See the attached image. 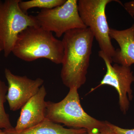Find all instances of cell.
<instances>
[{
  "instance_id": "1",
  "label": "cell",
  "mask_w": 134,
  "mask_h": 134,
  "mask_svg": "<svg viewBox=\"0 0 134 134\" xmlns=\"http://www.w3.org/2000/svg\"><path fill=\"white\" fill-rule=\"evenodd\" d=\"M94 38L88 28L73 29L63 35L60 75L63 83L69 89H79L86 82Z\"/></svg>"
},
{
  "instance_id": "2",
  "label": "cell",
  "mask_w": 134,
  "mask_h": 134,
  "mask_svg": "<svg viewBox=\"0 0 134 134\" xmlns=\"http://www.w3.org/2000/svg\"><path fill=\"white\" fill-rule=\"evenodd\" d=\"M12 53L25 62L44 58L59 65L62 63L64 48L62 40L53 32L40 26H30L18 35Z\"/></svg>"
},
{
  "instance_id": "3",
  "label": "cell",
  "mask_w": 134,
  "mask_h": 134,
  "mask_svg": "<svg viewBox=\"0 0 134 134\" xmlns=\"http://www.w3.org/2000/svg\"><path fill=\"white\" fill-rule=\"evenodd\" d=\"M46 118L55 123L87 131L102 128L107 123V121L98 120L85 111L76 87L70 88L67 96L59 102L46 101Z\"/></svg>"
},
{
  "instance_id": "4",
  "label": "cell",
  "mask_w": 134,
  "mask_h": 134,
  "mask_svg": "<svg viewBox=\"0 0 134 134\" xmlns=\"http://www.w3.org/2000/svg\"><path fill=\"white\" fill-rule=\"evenodd\" d=\"M117 0H79L77 2L78 11L82 21L92 32L100 48V51L107 56L112 63V58L115 49L109 35L110 28L105 14L107 6Z\"/></svg>"
},
{
  "instance_id": "5",
  "label": "cell",
  "mask_w": 134,
  "mask_h": 134,
  "mask_svg": "<svg viewBox=\"0 0 134 134\" xmlns=\"http://www.w3.org/2000/svg\"><path fill=\"white\" fill-rule=\"evenodd\" d=\"M21 0H0V41L4 56L12 52L18 35L30 26H40L36 16L20 8Z\"/></svg>"
},
{
  "instance_id": "6",
  "label": "cell",
  "mask_w": 134,
  "mask_h": 134,
  "mask_svg": "<svg viewBox=\"0 0 134 134\" xmlns=\"http://www.w3.org/2000/svg\"><path fill=\"white\" fill-rule=\"evenodd\" d=\"M77 0H66L61 6L41 9L36 16L40 26L60 38L70 30L87 28L79 15Z\"/></svg>"
},
{
  "instance_id": "7",
  "label": "cell",
  "mask_w": 134,
  "mask_h": 134,
  "mask_svg": "<svg viewBox=\"0 0 134 134\" xmlns=\"http://www.w3.org/2000/svg\"><path fill=\"white\" fill-rule=\"evenodd\" d=\"M98 55L104 62L107 71L100 84L92 89L91 92L103 85L113 86L119 94L120 109L124 114H126L133 98L131 86L134 82V75L131 68L117 63L112 65L107 56L101 51L98 52Z\"/></svg>"
},
{
  "instance_id": "8",
  "label": "cell",
  "mask_w": 134,
  "mask_h": 134,
  "mask_svg": "<svg viewBox=\"0 0 134 134\" xmlns=\"http://www.w3.org/2000/svg\"><path fill=\"white\" fill-rule=\"evenodd\" d=\"M4 72L8 85L7 100L11 111L21 108L37 93L44 83V80L41 78L33 80L25 76L17 75L8 69H5Z\"/></svg>"
},
{
  "instance_id": "9",
  "label": "cell",
  "mask_w": 134,
  "mask_h": 134,
  "mask_svg": "<svg viewBox=\"0 0 134 134\" xmlns=\"http://www.w3.org/2000/svg\"><path fill=\"white\" fill-rule=\"evenodd\" d=\"M46 94L45 87L42 85L37 93L22 107L15 130L21 131L30 128L45 120Z\"/></svg>"
},
{
  "instance_id": "10",
  "label": "cell",
  "mask_w": 134,
  "mask_h": 134,
  "mask_svg": "<svg viewBox=\"0 0 134 134\" xmlns=\"http://www.w3.org/2000/svg\"><path fill=\"white\" fill-rule=\"evenodd\" d=\"M109 35L120 47V48L115 49L112 58L113 62L131 67L134 64V23L131 27L121 30L110 28Z\"/></svg>"
},
{
  "instance_id": "11",
  "label": "cell",
  "mask_w": 134,
  "mask_h": 134,
  "mask_svg": "<svg viewBox=\"0 0 134 134\" xmlns=\"http://www.w3.org/2000/svg\"><path fill=\"white\" fill-rule=\"evenodd\" d=\"M3 130L6 134H88L86 129L65 128L46 118L38 125L23 131H16L14 128Z\"/></svg>"
},
{
  "instance_id": "12",
  "label": "cell",
  "mask_w": 134,
  "mask_h": 134,
  "mask_svg": "<svg viewBox=\"0 0 134 134\" xmlns=\"http://www.w3.org/2000/svg\"><path fill=\"white\" fill-rule=\"evenodd\" d=\"M66 0H31L27 1H21L19 5L21 9L27 14L30 9L38 8L42 9H52L63 5Z\"/></svg>"
},
{
  "instance_id": "13",
  "label": "cell",
  "mask_w": 134,
  "mask_h": 134,
  "mask_svg": "<svg viewBox=\"0 0 134 134\" xmlns=\"http://www.w3.org/2000/svg\"><path fill=\"white\" fill-rule=\"evenodd\" d=\"M8 86L0 78V129L9 130L14 129L10 120L9 115L6 113L4 103L7 100Z\"/></svg>"
},
{
  "instance_id": "14",
  "label": "cell",
  "mask_w": 134,
  "mask_h": 134,
  "mask_svg": "<svg viewBox=\"0 0 134 134\" xmlns=\"http://www.w3.org/2000/svg\"><path fill=\"white\" fill-rule=\"evenodd\" d=\"M108 125L116 134H134V129L122 128L109 122Z\"/></svg>"
},
{
  "instance_id": "15",
  "label": "cell",
  "mask_w": 134,
  "mask_h": 134,
  "mask_svg": "<svg viewBox=\"0 0 134 134\" xmlns=\"http://www.w3.org/2000/svg\"><path fill=\"white\" fill-rule=\"evenodd\" d=\"M87 132L88 134H116L108 126V122L106 126L102 128L89 130Z\"/></svg>"
},
{
  "instance_id": "16",
  "label": "cell",
  "mask_w": 134,
  "mask_h": 134,
  "mask_svg": "<svg viewBox=\"0 0 134 134\" xmlns=\"http://www.w3.org/2000/svg\"><path fill=\"white\" fill-rule=\"evenodd\" d=\"M123 6L127 12L131 16H134V1L125 3Z\"/></svg>"
},
{
  "instance_id": "17",
  "label": "cell",
  "mask_w": 134,
  "mask_h": 134,
  "mask_svg": "<svg viewBox=\"0 0 134 134\" xmlns=\"http://www.w3.org/2000/svg\"><path fill=\"white\" fill-rule=\"evenodd\" d=\"M3 51V49L2 45L1 43V41H0V53L2 51Z\"/></svg>"
},
{
  "instance_id": "18",
  "label": "cell",
  "mask_w": 134,
  "mask_h": 134,
  "mask_svg": "<svg viewBox=\"0 0 134 134\" xmlns=\"http://www.w3.org/2000/svg\"><path fill=\"white\" fill-rule=\"evenodd\" d=\"M0 134H6V133L4 130H2L0 129Z\"/></svg>"
}]
</instances>
